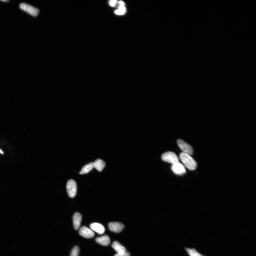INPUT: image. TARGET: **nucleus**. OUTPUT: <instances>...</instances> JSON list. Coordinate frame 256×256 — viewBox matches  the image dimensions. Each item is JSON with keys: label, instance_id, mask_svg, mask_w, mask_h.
Instances as JSON below:
<instances>
[{"label": "nucleus", "instance_id": "obj_17", "mask_svg": "<svg viewBox=\"0 0 256 256\" xmlns=\"http://www.w3.org/2000/svg\"><path fill=\"white\" fill-rule=\"evenodd\" d=\"M118 9L120 11L123 15L126 12V9L124 6H119Z\"/></svg>", "mask_w": 256, "mask_h": 256}, {"label": "nucleus", "instance_id": "obj_4", "mask_svg": "<svg viewBox=\"0 0 256 256\" xmlns=\"http://www.w3.org/2000/svg\"><path fill=\"white\" fill-rule=\"evenodd\" d=\"M66 187L69 196L71 198H74L76 196L77 192V186L75 181L70 179L67 183Z\"/></svg>", "mask_w": 256, "mask_h": 256}, {"label": "nucleus", "instance_id": "obj_13", "mask_svg": "<svg viewBox=\"0 0 256 256\" xmlns=\"http://www.w3.org/2000/svg\"><path fill=\"white\" fill-rule=\"evenodd\" d=\"M111 246L117 253H122L126 251V249L125 247H123L117 241L114 242L112 244Z\"/></svg>", "mask_w": 256, "mask_h": 256}, {"label": "nucleus", "instance_id": "obj_11", "mask_svg": "<svg viewBox=\"0 0 256 256\" xmlns=\"http://www.w3.org/2000/svg\"><path fill=\"white\" fill-rule=\"evenodd\" d=\"M95 241L100 245L104 246H108L110 243V238L107 235H104L102 237L96 238Z\"/></svg>", "mask_w": 256, "mask_h": 256}, {"label": "nucleus", "instance_id": "obj_3", "mask_svg": "<svg viewBox=\"0 0 256 256\" xmlns=\"http://www.w3.org/2000/svg\"><path fill=\"white\" fill-rule=\"evenodd\" d=\"M20 8L23 11H25L26 12L29 14L33 17H36L37 16L39 13V10L38 9L33 7L32 6L27 5V4L24 3L20 4Z\"/></svg>", "mask_w": 256, "mask_h": 256}, {"label": "nucleus", "instance_id": "obj_10", "mask_svg": "<svg viewBox=\"0 0 256 256\" xmlns=\"http://www.w3.org/2000/svg\"><path fill=\"white\" fill-rule=\"evenodd\" d=\"M82 216L79 213L76 212L73 216V223L74 229L78 230L80 227Z\"/></svg>", "mask_w": 256, "mask_h": 256}, {"label": "nucleus", "instance_id": "obj_24", "mask_svg": "<svg viewBox=\"0 0 256 256\" xmlns=\"http://www.w3.org/2000/svg\"><path fill=\"white\" fill-rule=\"evenodd\" d=\"M3 1V2H9V1H3H3Z\"/></svg>", "mask_w": 256, "mask_h": 256}, {"label": "nucleus", "instance_id": "obj_23", "mask_svg": "<svg viewBox=\"0 0 256 256\" xmlns=\"http://www.w3.org/2000/svg\"><path fill=\"white\" fill-rule=\"evenodd\" d=\"M2 153V154H3V152L2 151L1 149H0V153Z\"/></svg>", "mask_w": 256, "mask_h": 256}, {"label": "nucleus", "instance_id": "obj_21", "mask_svg": "<svg viewBox=\"0 0 256 256\" xmlns=\"http://www.w3.org/2000/svg\"><path fill=\"white\" fill-rule=\"evenodd\" d=\"M115 14H116L118 15H123V14L120 11H119V9H117V10L115 11Z\"/></svg>", "mask_w": 256, "mask_h": 256}, {"label": "nucleus", "instance_id": "obj_22", "mask_svg": "<svg viewBox=\"0 0 256 256\" xmlns=\"http://www.w3.org/2000/svg\"><path fill=\"white\" fill-rule=\"evenodd\" d=\"M120 6H124V5H125V3L123 2V1H120L119 2Z\"/></svg>", "mask_w": 256, "mask_h": 256}, {"label": "nucleus", "instance_id": "obj_5", "mask_svg": "<svg viewBox=\"0 0 256 256\" xmlns=\"http://www.w3.org/2000/svg\"><path fill=\"white\" fill-rule=\"evenodd\" d=\"M177 144L183 152L189 155H192L193 153V149L189 145L185 142L182 139H179L177 141Z\"/></svg>", "mask_w": 256, "mask_h": 256}, {"label": "nucleus", "instance_id": "obj_7", "mask_svg": "<svg viewBox=\"0 0 256 256\" xmlns=\"http://www.w3.org/2000/svg\"><path fill=\"white\" fill-rule=\"evenodd\" d=\"M79 232L80 236L86 238H92L95 235L94 232L92 229L85 226L80 228Z\"/></svg>", "mask_w": 256, "mask_h": 256}, {"label": "nucleus", "instance_id": "obj_19", "mask_svg": "<svg viewBox=\"0 0 256 256\" xmlns=\"http://www.w3.org/2000/svg\"><path fill=\"white\" fill-rule=\"evenodd\" d=\"M186 251L189 254L190 256H195L194 254L192 251V250L189 248H186Z\"/></svg>", "mask_w": 256, "mask_h": 256}, {"label": "nucleus", "instance_id": "obj_6", "mask_svg": "<svg viewBox=\"0 0 256 256\" xmlns=\"http://www.w3.org/2000/svg\"><path fill=\"white\" fill-rule=\"evenodd\" d=\"M108 226L110 230L116 233L121 232L125 227L123 224L118 222H110Z\"/></svg>", "mask_w": 256, "mask_h": 256}, {"label": "nucleus", "instance_id": "obj_1", "mask_svg": "<svg viewBox=\"0 0 256 256\" xmlns=\"http://www.w3.org/2000/svg\"><path fill=\"white\" fill-rule=\"evenodd\" d=\"M179 157L183 164L189 170H194L196 168L197 164L190 155L182 152L180 154Z\"/></svg>", "mask_w": 256, "mask_h": 256}, {"label": "nucleus", "instance_id": "obj_15", "mask_svg": "<svg viewBox=\"0 0 256 256\" xmlns=\"http://www.w3.org/2000/svg\"><path fill=\"white\" fill-rule=\"evenodd\" d=\"M79 251V248L77 246H76L72 250L70 256H78Z\"/></svg>", "mask_w": 256, "mask_h": 256}, {"label": "nucleus", "instance_id": "obj_8", "mask_svg": "<svg viewBox=\"0 0 256 256\" xmlns=\"http://www.w3.org/2000/svg\"><path fill=\"white\" fill-rule=\"evenodd\" d=\"M172 169L173 172L176 174H182L186 172L184 166L179 162L172 164Z\"/></svg>", "mask_w": 256, "mask_h": 256}, {"label": "nucleus", "instance_id": "obj_20", "mask_svg": "<svg viewBox=\"0 0 256 256\" xmlns=\"http://www.w3.org/2000/svg\"><path fill=\"white\" fill-rule=\"evenodd\" d=\"M192 250L193 252L194 253L195 256H202L200 254L198 253V252L196 251L195 249H193Z\"/></svg>", "mask_w": 256, "mask_h": 256}, {"label": "nucleus", "instance_id": "obj_2", "mask_svg": "<svg viewBox=\"0 0 256 256\" xmlns=\"http://www.w3.org/2000/svg\"><path fill=\"white\" fill-rule=\"evenodd\" d=\"M161 159L165 162L172 163V164L179 162V158L174 153L171 151L165 152L161 155Z\"/></svg>", "mask_w": 256, "mask_h": 256}, {"label": "nucleus", "instance_id": "obj_18", "mask_svg": "<svg viewBox=\"0 0 256 256\" xmlns=\"http://www.w3.org/2000/svg\"><path fill=\"white\" fill-rule=\"evenodd\" d=\"M117 3V1L116 0H111V1H110L109 4L111 7H114L115 6Z\"/></svg>", "mask_w": 256, "mask_h": 256}, {"label": "nucleus", "instance_id": "obj_9", "mask_svg": "<svg viewBox=\"0 0 256 256\" xmlns=\"http://www.w3.org/2000/svg\"><path fill=\"white\" fill-rule=\"evenodd\" d=\"M91 229L100 234H102L105 231V228L102 224L99 223H94L90 225Z\"/></svg>", "mask_w": 256, "mask_h": 256}, {"label": "nucleus", "instance_id": "obj_14", "mask_svg": "<svg viewBox=\"0 0 256 256\" xmlns=\"http://www.w3.org/2000/svg\"><path fill=\"white\" fill-rule=\"evenodd\" d=\"M94 168L93 162H91L88 164L85 165L83 167L82 170L80 173V174H87L91 171Z\"/></svg>", "mask_w": 256, "mask_h": 256}, {"label": "nucleus", "instance_id": "obj_12", "mask_svg": "<svg viewBox=\"0 0 256 256\" xmlns=\"http://www.w3.org/2000/svg\"><path fill=\"white\" fill-rule=\"evenodd\" d=\"M106 164L103 161L100 159H97L93 162L94 168L99 171L101 172L105 167Z\"/></svg>", "mask_w": 256, "mask_h": 256}, {"label": "nucleus", "instance_id": "obj_16", "mask_svg": "<svg viewBox=\"0 0 256 256\" xmlns=\"http://www.w3.org/2000/svg\"><path fill=\"white\" fill-rule=\"evenodd\" d=\"M114 256H130V254L128 252L126 251L123 253H117Z\"/></svg>", "mask_w": 256, "mask_h": 256}]
</instances>
